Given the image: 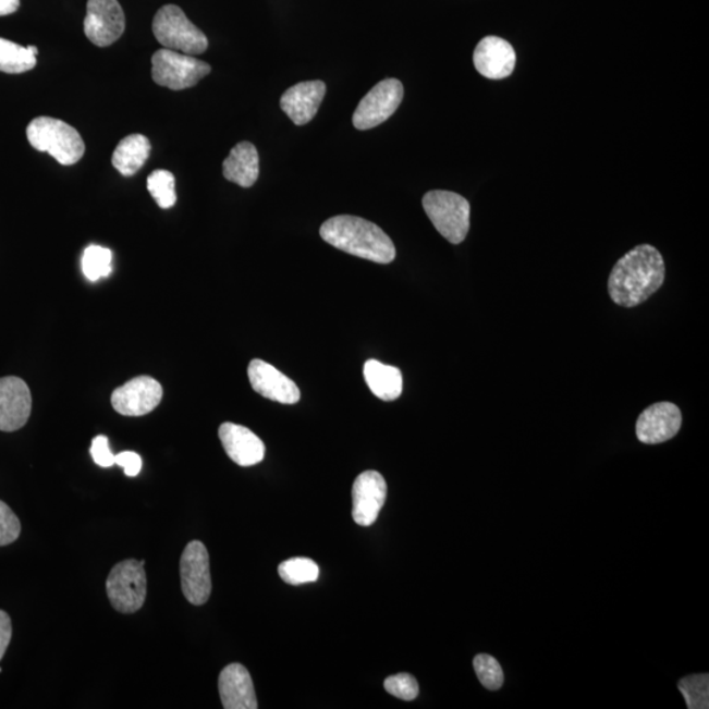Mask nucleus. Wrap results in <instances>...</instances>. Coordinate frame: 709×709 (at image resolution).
I'll use <instances>...</instances> for the list:
<instances>
[{
    "label": "nucleus",
    "mask_w": 709,
    "mask_h": 709,
    "mask_svg": "<svg viewBox=\"0 0 709 709\" xmlns=\"http://www.w3.org/2000/svg\"><path fill=\"white\" fill-rule=\"evenodd\" d=\"M113 254L110 248L91 245L83 253L82 270L89 281H98L112 273Z\"/></svg>",
    "instance_id": "obj_24"
},
{
    "label": "nucleus",
    "mask_w": 709,
    "mask_h": 709,
    "mask_svg": "<svg viewBox=\"0 0 709 709\" xmlns=\"http://www.w3.org/2000/svg\"><path fill=\"white\" fill-rule=\"evenodd\" d=\"M478 680L485 688L497 692L503 685L504 676L500 662L489 655H478L473 660Z\"/></svg>",
    "instance_id": "obj_28"
},
{
    "label": "nucleus",
    "mask_w": 709,
    "mask_h": 709,
    "mask_svg": "<svg viewBox=\"0 0 709 709\" xmlns=\"http://www.w3.org/2000/svg\"><path fill=\"white\" fill-rule=\"evenodd\" d=\"M148 190L162 209H170L175 206L176 191L175 176L168 170L152 171L148 178Z\"/></svg>",
    "instance_id": "obj_26"
},
{
    "label": "nucleus",
    "mask_w": 709,
    "mask_h": 709,
    "mask_svg": "<svg viewBox=\"0 0 709 709\" xmlns=\"http://www.w3.org/2000/svg\"><path fill=\"white\" fill-rule=\"evenodd\" d=\"M151 145L148 137L143 134H132L120 140L112 156L113 168L121 175L133 176L148 161Z\"/></svg>",
    "instance_id": "obj_22"
},
{
    "label": "nucleus",
    "mask_w": 709,
    "mask_h": 709,
    "mask_svg": "<svg viewBox=\"0 0 709 709\" xmlns=\"http://www.w3.org/2000/svg\"><path fill=\"white\" fill-rule=\"evenodd\" d=\"M679 687L686 699L688 709L709 708V675H688L679 683Z\"/></svg>",
    "instance_id": "obj_27"
},
{
    "label": "nucleus",
    "mask_w": 709,
    "mask_h": 709,
    "mask_svg": "<svg viewBox=\"0 0 709 709\" xmlns=\"http://www.w3.org/2000/svg\"><path fill=\"white\" fill-rule=\"evenodd\" d=\"M222 706L225 709H257L250 673L241 663H232L222 670L219 679Z\"/></svg>",
    "instance_id": "obj_19"
},
{
    "label": "nucleus",
    "mask_w": 709,
    "mask_h": 709,
    "mask_svg": "<svg viewBox=\"0 0 709 709\" xmlns=\"http://www.w3.org/2000/svg\"><path fill=\"white\" fill-rule=\"evenodd\" d=\"M433 227L453 245L462 244L470 227L469 201L450 191H430L421 200Z\"/></svg>",
    "instance_id": "obj_5"
},
{
    "label": "nucleus",
    "mask_w": 709,
    "mask_h": 709,
    "mask_svg": "<svg viewBox=\"0 0 709 709\" xmlns=\"http://www.w3.org/2000/svg\"><path fill=\"white\" fill-rule=\"evenodd\" d=\"M223 176L227 181L241 185V187H253L259 178V155L252 143H240L230 151L229 157L222 164Z\"/></svg>",
    "instance_id": "obj_20"
},
{
    "label": "nucleus",
    "mask_w": 709,
    "mask_h": 709,
    "mask_svg": "<svg viewBox=\"0 0 709 709\" xmlns=\"http://www.w3.org/2000/svg\"><path fill=\"white\" fill-rule=\"evenodd\" d=\"M12 637V623L9 613L0 610V661L8 650Z\"/></svg>",
    "instance_id": "obj_33"
},
{
    "label": "nucleus",
    "mask_w": 709,
    "mask_h": 709,
    "mask_svg": "<svg viewBox=\"0 0 709 709\" xmlns=\"http://www.w3.org/2000/svg\"><path fill=\"white\" fill-rule=\"evenodd\" d=\"M388 487L384 477L376 470L363 472L353 487V517L357 525L372 526L387 501Z\"/></svg>",
    "instance_id": "obj_12"
},
{
    "label": "nucleus",
    "mask_w": 709,
    "mask_h": 709,
    "mask_svg": "<svg viewBox=\"0 0 709 709\" xmlns=\"http://www.w3.org/2000/svg\"><path fill=\"white\" fill-rule=\"evenodd\" d=\"M219 437L223 450L235 464L253 466L265 459V443L247 427L228 421L220 426Z\"/></svg>",
    "instance_id": "obj_18"
},
{
    "label": "nucleus",
    "mask_w": 709,
    "mask_h": 709,
    "mask_svg": "<svg viewBox=\"0 0 709 709\" xmlns=\"http://www.w3.org/2000/svg\"><path fill=\"white\" fill-rule=\"evenodd\" d=\"M182 591L191 604L203 606L212 592L209 554L201 541H191L181 559Z\"/></svg>",
    "instance_id": "obj_9"
},
{
    "label": "nucleus",
    "mask_w": 709,
    "mask_h": 709,
    "mask_svg": "<svg viewBox=\"0 0 709 709\" xmlns=\"http://www.w3.org/2000/svg\"><path fill=\"white\" fill-rule=\"evenodd\" d=\"M145 561L125 560L113 566L107 578V594L113 609L134 613L143 609L146 599Z\"/></svg>",
    "instance_id": "obj_7"
},
{
    "label": "nucleus",
    "mask_w": 709,
    "mask_h": 709,
    "mask_svg": "<svg viewBox=\"0 0 709 709\" xmlns=\"http://www.w3.org/2000/svg\"><path fill=\"white\" fill-rule=\"evenodd\" d=\"M21 8V0H0V16L14 14Z\"/></svg>",
    "instance_id": "obj_34"
},
{
    "label": "nucleus",
    "mask_w": 709,
    "mask_h": 709,
    "mask_svg": "<svg viewBox=\"0 0 709 709\" xmlns=\"http://www.w3.org/2000/svg\"><path fill=\"white\" fill-rule=\"evenodd\" d=\"M682 414L672 402H658L640 414L636 424L638 440L645 444H660L680 432Z\"/></svg>",
    "instance_id": "obj_13"
},
{
    "label": "nucleus",
    "mask_w": 709,
    "mask_h": 709,
    "mask_svg": "<svg viewBox=\"0 0 709 709\" xmlns=\"http://www.w3.org/2000/svg\"><path fill=\"white\" fill-rule=\"evenodd\" d=\"M114 464L124 468L127 477H136L143 469V459L136 452L124 451L114 455Z\"/></svg>",
    "instance_id": "obj_32"
},
{
    "label": "nucleus",
    "mask_w": 709,
    "mask_h": 709,
    "mask_svg": "<svg viewBox=\"0 0 709 709\" xmlns=\"http://www.w3.org/2000/svg\"><path fill=\"white\" fill-rule=\"evenodd\" d=\"M210 70L212 69L207 62L197 60L194 56L164 48L158 50L151 59L152 81L174 91L196 86Z\"/></svg>",
    "instance_id": "obj_6"
},
{
    "label": "nucleus",
    "mask_w": 709,
    "mask_h": 709,
    "mask_svg": "<svg viewBox=\"0 0 709 709\" xmlns=\"http://www.w3.org/2000/svg\"><path fill=\"white\" fill-rule=\"evenodd\" d=\"M665 281V261L656 247L632 248L613 266L609 278L612 302L624 308L640 305L661 289Z\"/></svg>",
    "instance_id": "obj_1"
},
{
    "label": "nucleus",
    "mask_w": 709,
    "mask_h": 709,
    "mask_svg": "<svg viewBox=\"0 0 709 709\" xmlns=\"http://www.w3.org/2000/svg\"><path fill=\"white\" fill-rule=\"evenodd\" d=\"M325 94L326 85L322 81L302 82L286 89L280 99V107L293 124L305 125L315 119Z\"/></svg>",
    "instance_id": "obj_17"
},
{
    "label": "nucleus",
    "mask_w": 709,
    "mask_h": 709,
    "mask_svg": "<svg viewBox=\"0 0 709 709\" xmlns=\"http://www.w3.org/2000/svg\"><path fill=\"white\" fill-rule=\"evenodd\" d=\"M473 63L485 78L500 81L513 74L516 53L513 45L498 36L484 37L473 53Z\"/></svg>",
    "instance_id": "obj_16"
},
{
    "label": "nucleus",
    "mask_w": 709,
    "mask_h": 709,
    "mask_svg": "<svg viewBox=\"0 0 709 709\" xmlns=\"http://www.w3.org/2000/svg\"><path fill=\"white\" fill-rule=\"evenodd\" d=\"M387 692L401 700H414L419 694L417 680L411 674L389 676L384 682Z\"/></svg>",
    "instance_id": "obj_29"
},
{
    "label": "nucleus",
    "mask_w": 709,
    "mask_h": 709,
    "mask_svg": "<svg viewBox=\"0 0 709 709\" xmlns=\"http://www.w3.org/2000/svg\"><path fill=\"white\" fill-rule=\"evenodd\" d=\"M152 34L164 49L197 56L208 49V38L175 4L163 5L152 21Z\"/></svg>",
    "instance_id": "obj_4"
},
{
    "label": "nucleus",
    "mask_w": 709,
    "mask_h": 709,
    "mask_svg": "<svg viewBox=\"0 0 709 709\" xmlns=\"http://www.w3.org/2000/svg\"><path fill=\"white\" fill-rule=\"evenodd\" d=\"M28 49L30 50V53H32V54H35V56L37 57V54H38V49H37L36 47H32V45H30V47H28Z\"/></svg>",
    "instance_id": "obj_35"
},
{
    "label": "nucleus",
    "mask_w": 709,
    "mask_h": 709,
    "mask_svg": "<svg viewBox=\"0 0 709 709\" xmlns=\"http://www.w3.org/2000/svg\"><path fill=\"white\" fill-rule=\"evenodd\" d=\"M404 99V86L399 80H384L370 89L357 106L353 124L356 130L368 131L384 123L399 110Z\"/></svg>",
    "instance_id": "obj_8"
},
{
    "label": "nucleus",
    "mask_w": 709,
    "mask_h": 709,
    "mask_svg": "<svg viewBox=\"0 0 709 709\" xmlns=\"http://www.w3.org/2000/svg\"><path fill=\"white\" fill-rule=\"evenodd\" d=\"M30 412L32 395L25 381L15 376L0 379V431L21 430Z\"/></svg>",
    "instance_id": "obj_14"
},
{
    "label": "nucleus",
    "mask_w": 709,
    "mask_h": 709,
    "mask_svg": "<svg viewBox=\"0 0 709 709\" xmlns=\"http://www.w3.org/2000/svg\"><path fill=\"white\" fill-rule=\"evenodd\" d=\"M279 576L284 583L292 586L316 583L319 576V567L310 559H291L281 562L279 565Z\"/></svg>",
    "instance_id": "obj_25"
},
{
    "label": "nucleus",
    "mask_w": 709,
    "mask_h": 709,
    "mask_svg": "<svg viewBox=\"0 0 709 709\" xmlns=\"http://www.w3.org/2000/svg\"><path fill=\"white\" fill-rule=\"evenodd\" d=\"M27 137L36 150L48 152L62 166H73L85 156L86 146L80 132L59 119L42 117L32 120Z\"/></svg>",
    "instance_id": "obj_3"
},
{
    "label": "nucleus",
    "mask_w": 709,
    "mask_h": 709,
    "mask_svg": "<svg viewBox=\"0 0 709 709\" xmlns=\"http://www.w3.org/2000/svg\"><path fill=\"white\" fill-rule=\"evenodd\" d=\"M125 30V15L118 0H88L85 34L97 47H110Z\"/></svg>",
    "instance_id": "obj_10"
},
{
    "label": "nucleus",
    "mask_w": 709,
    "mask_h": 709,
    "mask_svg": "<svg viewBox=\"0 0 709 709\" xmlns=\"http://www.w3.org/2000/svg\"><path fill=\"white\" fill-rule=\"evenodd\" d=\"M22 525L9 504L0 501V547L12 545L19 539Z\"/></svg>",
    "instance_id": "obj_30"
},
{
    "label": "nucleus",
    "mask_w": 709,
    "mask_h": 709,
    "mask_svg": "<svg viewBox=\"0 0 709 709\" xmlns=\"http://www.w3.org/2000/svg\"><path fill=\"white\" fill-rule=\"evenodd\" d=\"M364 379L376 398L382 401L398 400L402 393V374L399 368L370 359L364 364Z\"/></svg>",
    "instance_id": "obj_21"
},
{
    "label": "nucleus",
    "mask_w": 709,
    "mask_h": 709,
    "mask_svg": "<svg viewBox=\"0 0 709 709\" xmlns=\"http://www.w3.org/2000/svg\"><path fill=\"white\" fill-rule=\"evenodd\" d=\"M89 452H91L95 464H98L101 468H111L114 465V455L107 437L94 438Z\"/></svg>",
    "instance_id": "obj_31"
},
{
    "label": "nucleus",
    "mask_w": 709,
    "mask_h": 709,
    "mask_svg": "<svg viewBox=\"0 0 709 709\" xmlns=\"http://www.w3.org/2000/svg\"><path fill=\"white\" fill-rule=\"evenodd\" d=\"M319 234L329 245L357 258L380 265L392 264L395 258L393 241L384 230L360 217H331L323 222Z\"/></svg>",
    "instance_id": "obj_2"
},
{
    "label": "nucleus",
    "mask_w": 709,
    "mask_h": 709,
    "mask_svg": "<svg viewBox=\"0 0 709 709\" xmlns=\"http://www.w3.org/2000/svg\"><path fill=\"white\" fill-rule=\"evenodd\" d=\"M37 59L30 50L22 45L0 37V72L22 74L36 66Z\"/></svg>",
    "instance_id": "obj_23"
},
{
    "label": "nucleus",
    "mask_w": 709,
    "mask_h": 709,
    "mask_svg": "<svg viewBox=\"0 0 709 709\" xmlns=\"http://www.w3.org/2000/svg\"><path fill=\"white\" fill-rule=\"evenodd\" d=\"M163 389L152 377L138 376L112 393L114 411L125 417H143L161 404Z\"/></svg>",
    "instance_id": "obj_11"
},
{
    "label": "nucleus",
    "mask_w": 709,
    "mask_h": 709,
    "mask_svg": "<svg viewBox=\"0 0 709 709\" xmlns=\"http://www.w3.org/2000/svg\"><path fill=\"white\" fill-rule=\"evenodd\" d=\"M248 380L255 392L261 398L280 402L284 405H295L302 398L300 389L290 377L260 359L248 364Z\"/></svg>",
    "instance_id": "obj_15"
}]
</instances>
